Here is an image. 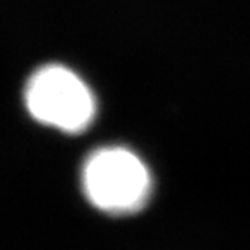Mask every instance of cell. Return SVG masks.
Listing matches in <instances>:
<instances>
[{
    "mask_svg": "<svg viewBox=\"0 0 250 250\" xmlns=\"http://www.w3.org/2000/svg\"><path fill=\"white\" fill-rule=\"evenodd\" d=\"M23 103L37 124L68 136L85 132L98 117V98L70 66L49 62L28 77Z\"/></svg>",
    "mask_w": 250,
    "mask_h": 250,
    "instance_id": "obj_2",
    "label": "cell"
},
{
    "mask_svg": "<svg viewBox=\"0 0 250 250\" xmlns=\"http://www.w3.org/2000/svg\"><path fill=\"white\" fill-rule=\"evenodd\" d=\"M153 184L148 164L122 145L92 149L80 168V186L90 207L113 217L146 208L153 196Z\"/></svg>",
    "mask_w": 250,
    "mask_h": 250,
    "instance_id": "obj_1",
    "label": "cell"
}]
</instances>
